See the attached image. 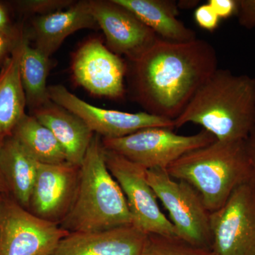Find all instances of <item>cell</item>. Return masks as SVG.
Returning a JSON list of instances; mask_svg holds the SVG:
<instances>
[{"instance_id": "1", "label": "cell", "mask_w": 255, "mask_h": 255, "mask_svg": "<svg viewBox=\"0 0 255 255\" xmlns=\"http://www.w3.org/2000/svg\"><path fill=\"white\" fill-rule=\"evenodd\" d=\"M128 66L133 97L147 113L175 120L218 69L214 46L205 40L157 43Z\"/></svg>"}, {"instance_id": "2", "label": "cell", "mask_w": 255, "mask_h": 255, "mask_svg": "<svg viewBox=\"0 0 255 255\" xmlns=\"http://www.w3.org/2000/svg\"><path fill=\"white\" fill-rule=\"evenodd\" d=\"M174 122L200 125L219 141L246 140L255 127V78L218 68Z\"/></svg>"}, {"instance_id": "3", "label": "cell", "mask_w": 255, "mask_h": 255, "mask_svg": "<svg viewBox=\"0 0 255 255\" xmlns=\"http://www.w3.org/2000/svg\"><path fill=\"white\" fill-rule=\"evenodd\" d=\"M132 225L118 182L107 167L102 137L95 134L81 165L73 205L60 226L69 233L96 232Z\"/></svg>"}, {"instance_id": "4", "label": "cell", "mask_w": 255, "mask_h": 255, "mask_svg": "<svg viewBox=\"0 0 255 255\" xmlns=\"http://www.w3.org/2000/svg\"><path fill=\"white\" fill-rule=\"evenodd\" d=\"M167 171L194 188L210 213L221 208L238 186L255 177L245 140H216L182 156Z\"/></svg>"}, {"instance_id": "5", "label": "cell", "mask_w": 255, "mask_h": 255, "mask_svg": "<svg viewBox=\"0 0 255 255\" xmlns=\"http://www.w3.org/2000/svg\"><path fill=\"white\" fill-rule=\"evenodd\" d=\"M169 128L142 129L119 138H102L104 147L146 169H167L182 156L216 141L203 129L194 135H179Z\"/></svg>"}, {"instance_id": "6", "label": "cell", "mask_w": 255, "mask_h": 255, "mask_svg": "<svg viewBox=\"0 0 255 255\" xmlns=\"http://www.w3.org/2000/svg\"><path fill=\"white\" fill-rule=\"evenodd\" d=\"M146 173L157 199L169 212L178 238L211 250L210 212L197 191L184 181L171 177L166 169H147Z\"/></svg>"}, {"instance_id": "7", "label": "cell", "mask_w": 255, "mask_h": 255, "mask_svg": "<svg viewBox=\"0 0 255 255\" xmlns=\"http://www.w3.org/2000/svg\"><path fill=\"white\" fill-rule=\"evenodd\" d=\"M209 219L215 255H255V177L238 186Z\"/></svg>"}, {"instance_id": "8", "label": "cell", "mask_w": 255, "mask_h": 255, "mask_svg": "<svg viewBox=\"0 0 255 255\" xmlns=\"http://www.w3.org/2000/svg\"><path fill=\"white\" fill-rule=\"evenodd\" d=\"M69 232L35 216L9 195L0 199V255H51Z\"/></svg>"}, {"instance_id": "9", "label": "cell", "mask_w": 255, "mask_h": 255, "mask_svg": "<svg viewBox=\"0 0 255 255\" xmlns=\"http://www.w3.org/2000/svg\"><path fill=\"white\" fill-rule=\"evenodd\" d=\"M105 158L109 170L123 191L132 225L146 234L178 238L170 220L159 208L157 196L147 181V169L106 149Z\"/></svg>"}, {"instance_id": "10", "label": "cell", "mask_w": 255, "mask_h": 255, "mask_svg": "<svg viewBox=\"0 0 255 255\" xmlns=\"http://www.w3.org/2000/svg\"><path fill=\"white\" fill-rule=\"evenodd\" d=\"M48 91L50 100L78 116L94 133L102 138H119L147 128L174 129L173 120L145 112L129 113L95 107L79 98L63 85H51Z\"/></svg>"}, {"instance_id": "11", "label": "cell", "mask_w": 255, "mask_h": 255, "mask_svg": "<svg viewBox=\"0 0 255 255\" xmlns=\"http://www.w3.org/2000/svg\"><path fill=\"white\" fill-rule=\"evenodd\" d=\"M90 4L99 28L105 34L106 46L119 56L136 61L160 38L115 0H90Z\"/></svg>"}, {"instance_id": "12", "label": "cell", "mask_w": 255, "mask_h": 255, "mask_svg": "<svg viewBox=\"0 0 255 255\" xmlns=\"http://www.w3.org/2000/svg\"><path fill=\"white\" fill-rule=\"evenodd\" d=\"M71 68L75 82L92 95L113 100L125 95L127 64L100 39L91 38L82 44L74 54Z\"/></svg>"}, {"instance_id": "13", "label": "cell", "mask_w": 255, "mask_h": 255, "mask_svg": "<svg viewBox=\"0 0 255 255\" xmlns=\"http://www.w3.org/2000/svg\"><path fill=\"white\" fill-rule=\"evenodd\" d=\"M80 166L38 163L28 211L35 216L60 225L73 205Z\"/></svg>"}, {"instance_id": "14", "label": "cell", "mask_w": 255, "mask_h": 255, "mask_svg": "<svg viewBox=\"0 0 255 255\" xmlns=\"http://www.w3.org/2000/svg\"><path fill=\"white\" fill-rule=\"evenodd\" d=\"M147 234L133 225L69 233L51 255H140Z\"/></svg>"}, {"instance_id": "15", "label": "cell", "mask_w": 255, "mask_h": 255, "mask_svg": "<svg viewBox=\"0 0 255 255\" xmlns=\"http://www.w3.org/2000/svg\"><path fill=\"white\" fill-rule=\"evenodd\" d=\"M98 28L90 0H81L62 11L36 16L32 20L30 31L25 32L29 39L33 38L35 48L50 58L70 35L80 30Z\"/></svg>"}, {"instance_id": "16", "label": "cell", "mask_w": 255, "mask_h": 255, "mask_svg": "<svg viewBox=\"0 0 255 255\" xmlns=\"http://www.w3.org/2000/svg\"><path fill=\"white\" fill-rule=\"evenodd\" d=\"M30 114L53 134L63 148L68 162L81 165L95 135L85 122L50 100Z\"/></svg>"}, {"instance_id": "17", "label": "cell", "mask_w": 255, "mask_h": 255, "mask_svg": "<svg viewBox=\"0 0 255 255\" xmlns=\"http://www.w3.org/2000/svg\"><path fill=\"white\" fill-rule=\"evenodd\" d=\"M38 162L11 135L5 137L0 150V172L9 195L28 210Z\"/></svg>"}, {"instance_id": "18", "label": "cell", "mask_w": 255, "mask_h": 255, "mask_svg": "<svg viewBox=\"0 0 255 255\" xmlns=\"http://www.w3.org/2000/svg\"><path fill=\"white\" fill-rule=\"evenodd\" d=\"M130 10L164 41L188 42L196 39L194 31L177 18L179 7L172 0H115Z\"/></svg>"}, {"instance_id": "19", "label": "cell", "mask_w": 255, "mask_h": 255, "mask_svg": "<svg viewBox=\"0 0 255 255\" xmlns=\"http://www.w3.org/2000/svg\"><path fill=\"white\" fill-rule=\"evenodd\" d=\"M23 33L0 72V135H11L24 117L26 102L20 75Z\"/></svg>"}, {"instance_id": "20", "label": "cell", "mask_w": 255, "mask_h": 255, "mask_svg": "<svg viewBox=\"0 0 255 255\" xmlns=\"http://www.w3.org/2000/svg\"><path fill=\"white\" fill-rule=\"evenodd\" d=\"M50 68V58L31 46L24 31L20 60V75L26 97V107L30 114L50 100L47 79Z\"/></svg>"}, {"instance_id": "21", "label": "cell", "mask_w": 255, "mask_h": 255, "mask_svg": "<svg viewBox=\"0 0 255 255\" xmlns=\"http://www.w3.org/2000/svg\"><path fill=\"white\" fill-rule=\"evenodd\" d=\"M11 135L38 163L68 162L63 148L53 134L31 114H25Z\"/></svg>"}, {"instance_id": "22", "label": "cell", "mask_w": 255, "mask_h": 255, "mask_svg": "<svg viewBox=\"0 0 255 255\" xmlns=\"http://www.w3.org/2000/svg\"><path fill=\"white\" fill-rule=\"evenodd\" d=\"M140 255H215L211 249L200 248L179 238L147 234Z\"/></svg>"}, {"instance_id": "23", "label": "cell", "mask_w": 255, "mask_h": 255, "mask_svg": "<svg viewBox=\"0 0 255 255\" xmlns=\"http://www.w3.org/2000/svg\"><path fill=\"white\" fill-rule=\"evenodd\" d=\"M14 6L21 12L38 16L52 14L62 11L73 5V0H21L15 1Z\"/></svg>"}, {"instance_id": "24", "label": "cell", "mask_w": 255, "mask_h": 255, "mask_svg": "<svg viewBox=\"0 0 255 255\" xmlns=\"http://www.w3.org/2000/svg\"><path fill=\"white\" fill-rule=\"evenodd\" d=\"M196 22L201 28L213 31L219 26L220 18L209 3L196 8L194 12Z\"/></svg>"}, {"instance_id": "25", "label": "cell", "mask_w": 255, "mask_h": 255, "mask_svg": "<svg viewBox=\"0 0 255 255\" xmlns=\"http://www.w3.org/2000/svg\"><path fill=\"white\" fill-rule=\"evenodd\" d=\"M238 22L243 27L252 29L255 27V0H238L236 14Z\"/></svg>"}, {"instance_id": "26", "label": "cell", "mask_w": 255, "mask_h": 255, "mask_svg": "<svg viewBox=\"0 0 255 255\" xmlns=\"http://www.w3.org/2000/svg\"><path fill=\"white\" fill-rule=\"evenodd\" d=\"M23 33L22 29L16 34L0 32V66H2L5 61L9 58Z\"/></svg>"}, {"instance_id": "27", "label": "cell", "mask_w": 255, "mask_h": 255, "mask_svg": "<svg viewBox=\"0 0 255 255\" xmlns=\"http://www.w3.org/2000/svg\"><path fill=\"white\" fill-rule=\"evenodd\" d=\"M209 4L220 18H227L237 14L238 0H209Z\"/></svg>"}, {"instance_id": "28", "label": "cell", "mask_w": 255, "mask_h": 255, "mask_svg": "<svg viewBox=\"0 0 255 255\" xmlns=\"http://www.w3.org/2000/svg\"><path fill=\"white\" fill-rule=\"evenodd\" d=\"M21 30V28L13 24L7 8L0 1V32L9 34H16L19 33Z\"/></svg>"}, {"instance_id": "29", "label": "cell", "mask_w": 255, "mask_h": 255, "mask_svg": "<svg viewBox=\"0 0 255 255\" xmlns=\"http://www.w3.org/2000/svg\"><path fill=\"white\" fill-rule=\"evenodd\" d=\"M246 150L255 173V127L245 140Z\"/></svg>"}, {"instance_id": "30", "label": "cell", "mask_w": 255, "mask_h": 255, "mask_svg": "<svg viewBox=\"0 0 255 255\" xmlns=\"http://www.w3.org/2000/svg\"><path fill=\"white\" fill-rule=\"evenodd\" d=\"M5 137L0 135V150H1V145H2L3 141H4ZM4 195H9L7 189H6V184L4 182L2 176L0 172V196Z\"/></svg>"}, {"instance_id": "31", "label": "cell", "mask_w": 255, "mask_h": 255, "mask_svg": "<svg viewBox=\"0 0 255 255\" xmlns=\"http://www.w3.org/2000/svg\"><path fill=\"white\" fill-rule=\"evenodd\" d=\"M1 196H0V199H1Z\"/></svg>"}]
</instances>
